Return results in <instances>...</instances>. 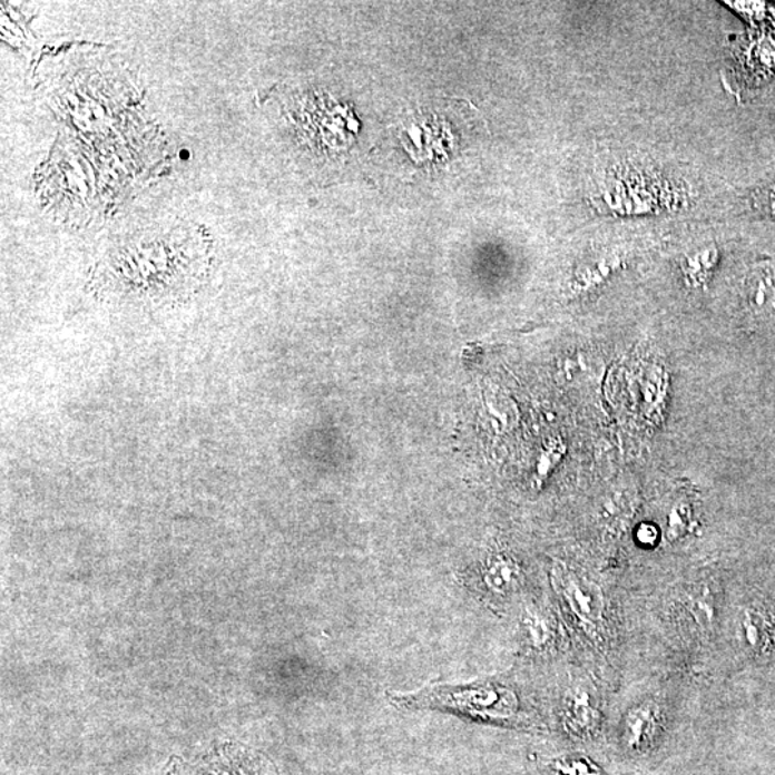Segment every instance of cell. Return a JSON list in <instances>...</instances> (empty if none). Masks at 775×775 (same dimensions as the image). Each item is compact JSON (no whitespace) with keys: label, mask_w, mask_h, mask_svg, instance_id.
Here are the masks:
<instances>
[{"label":"cell","mask_w":775,"mask_h":775,"mask_svg":"<svg viewBox=\"0 0 775 775\" xmlns=\"http://www.w3.org/2000/svg\"><path fill=\"white\" fill-rule=\"evenodd\" d=\"M396 703L412 708H441L489 722H507L519 713L513 689L494 683L435 685L429 689L396 695Z\"/></svg>","instance_id":"obj_1"},{"label":"cell","mask_w":775,"mask_h":775,"mask_svg":"<svg viewBox=\"0 0 775 775\" xmlns=\"http://www.w3.org/2000/svg\"><path fill=\"white\" fill-rule=\"evenodd\" d=\"M556 590L569 606L571 614L586 628H596L604 619V596L595 586L586 583L575 571L563 565L555 566L551 573Z\"/></svg>","instance_id":"obj_2"},{"label":"cell","mask_w":775,"mask_h":775,"mask_svg":"<svg viewBox=\"0 0 775 775\" xmlns=\"http://www.w3.org/2000/svg\"><path fill=\"white\" fill-rule=\"evenodd\" d=\"M738 629L748 653L757 657L775 655V614L772 610L759 606L744 609L739 615Z\"/></svg>","instance_id":"obj_3"},{"label":"cell","mask_w":775,"mask_h":775,"mask_svg":"<svg viewBox=\"0 0 775 775\" xmlns=\"http://www.w3.org/2000/svg\"><path fill=\"white\" fill-rule=\"evenodd\" d=\"M659 709L653 700L636 705L624 719L622 743L629 752H642L657 732Z\"/></svg>","instance_id":"obj_4"},{"label":"cell","mask_w":775,"mask_h":775,"mask_svg":"<svg viewBox=\"0 0 775 775\" xmlns=\"http://www.w3.org/2000/svg\"><path fill=\"white\" fill-rule=\"evenodd\" d=\"M563 719L570 733L586 735L593 732L599 723V713L588 690L571 688L565 695Z\"/></svg>","instance_id":"obj_5"},{"label":"cell","mask_w":775,"mask_h":775,"mask_svg":"<svg viewBox=\"0 0 775 775\" xmlns=\"http://www.w3.org/2000/svg\"><path fill=\"white\" fill-rule=\"evenodd\" d=\"M745 301L755 313H769L775 310V267H755L745 281Z\"/></svg>","instance_id":"obj_6"},{"label":"cell","mask_w":775,"mask_h":775,"mask_svg":"<svg viewBox=\"0 0 775 775\" xmlns=\"http://www.w3.org/2000/svg\"><path fill=\"white\" fill-rule=\"evenodd\" d=\"M521 569L517 561L507 556H496L487 561L483 583L491 595L506 596L520 586Z\"/></svg>","instance_id":"obj_7"},{"label":"cell","mask_w":775,"mask_h":775,"mask_svg":"<svg viewBox=\"0 0 775 775\" xmlns=\"http://www.w3.org/2000/svg\"><path fill=\"white\" fill-rule=\"evenodd\" d=\"M526 642L534 649H543L553 638V626H551L548 615L540 610H526L521 620Z\"/></svg>","instance_id":"obj_8"},{"label":"cell","mask_w":775,"mask_h":775,"mask_svg":"<svg viewBox=\"0 0 775 775\" xmlns=\"http://www.w3.org/2000/svg\"><path fill=\"white\" fill-rule=\"evenodd\" d=\"M687 606L690 616H693L695 622L699 626L708 628V626L713 625L715 605L713 592H710L709 589L698 588L694 590V592L689 595Z\"/></svg>","instance_id":"obj_9"},{"label":"cell","mask_w":775,"mask_h":775,"mask_svg":"<svg viewBox=\"0 0 775 775\" xmlns=\"http://www.w3.org/2000/svg\"><path fill=\"white\" fill-rule=\"evenodd\" d=\"M693 524V510L688 503L679 501L669 510L667 523V538L669 541H678L688 533Z\"/></svg>","instance_id":"obj_10"},{"label":"cell","mask_w":775,"mask_h":775,"mask_svg":"<svg viewBox=\"0 0 775 775\" xmlns=\"http://www.w3.org/2000/svg\"><path fill=\"white\" fill-rule=\"evenodd\" d=\"M553 773L555 775H596V769L585 759H570V762L556 764Z\"/></svg>","instance_id":"obj_11"},{"label":"cell","mask_w":775,"mask_h":775,"mask_svg":"<svg viewBox=\"0 0 775 775\" xmlns=\"http://www.w3.org/2000/svg\"><path fill=\"white\" fill-rule=\"evenodd\" d=\"M636 539L644 546L657 545L659 539L657 526L649 523L640 524L638 531H636Z\"/></svg>","instance_id":"obj_12"},{"label":"cell","mask_w":775,"mask_h":775,"mask_svg":"<svg viewBox=\"0 0 775 775\" xmlns=\"http://www.w3.org/2000/svg\"><path fill=\"white\" fill-rule=\"evenodd\" d=\"M769 207H772V212L775 215V184L772 188V193H769Z\"/></svg>","instance_id":"obj_13"}]
</instances>
